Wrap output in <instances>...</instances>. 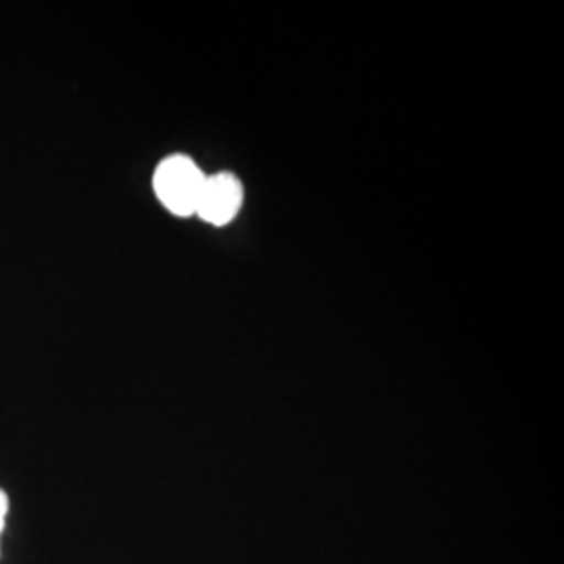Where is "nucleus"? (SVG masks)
<instances>
[{
  "label": "nucleus",
  "mask_w": 564,
  "mask_h": 564,
  "mask_svg": "<svg viewBox=\"0 0 564 564\" xmlns=\"http://www.w3.org/2000/svg\"><path fill=\"white\" fill-rule=\"evenodd\" d=\"M7 496L0 491V531H2V527H4V514H7Z\"/></svg>",
  "instance_id": "nucleus-3"
},
{
  "label": "nucleus",
  "mask_w": 564,
  "mask_h": 564,
  "mask_svg": "<svg viewBox=\"0 0 564 564\" xmlns=\"http://www.w3.org/2000/svg\"><path fill=\"white\" fill-rule=\"evenodd\" d=\"M205 174L186 155H172L160 163L153 186L167 212L176 216H193L199 203Z\"/></svg>",
  "instance_id": "nucleus-1"
},
{
  "label": "nucleus",
  "mask_w": 564,
  "mask_h": 564,
  "mask_svg": "<svg viewBox=\"0 0 564 564\" xmlns=\"http://www.w3.org/2000/svg\"><path fill=\"white\" fill-rule=\"evenodd\" d=\"M242 205V184L232 174L205 176L195 214L214 226L230 223Z\"/></svg>",
  "instance_id": "nucleus-2"
}]
</instances>
